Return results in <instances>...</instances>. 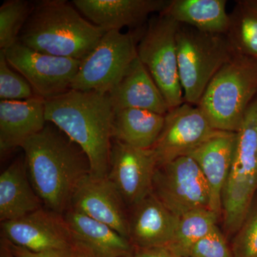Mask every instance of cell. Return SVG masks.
Returning a JSON list of instances; mask_svg holds the SVG:
<instances>
[{
	"mask_svg": "<svg viewBox=\"0 0 257 257\" xmlns=\"http://www.w3.org/2000/svg\"><path fill=\"white\" fill-rule=\"evenodd\" d=\"M22 148L29 178L44 207L64 215L79 187L91 175L87 155L50 122Z\"/></svg>",
	"mask_w": 257,
	"mask_h": 257,
	"instance_id": "1",
	"label": "cell"
},
{
	"mask_svg": "<svg viewBox=\"0 0 257 257\" xmlns=\"http://www.w3.org/2000/svg\"><path fill=\"white\" fill-rule=\"evenodd\" d=\"M114 111L107 94L69 91L45 100L47 122L52 123L85 152L91 176L107 177Z\"/></svg>",
	"mask_w": 257,
	"mask_h": 257,
	"instance_id": "2",
	"label": "cell"
},
{
	"mask_svg": "<svg viewBox=\"0 0 257 257\" xmlns=\"http://www.w3.org/2000/svg\"><path fill=\"white\" fill-rule=\"evenodd\" d=\"M72 4L45 0L34 5L18 42L47 55L82 60L106 32L83 18Z\"/></svg>",
	"mask_w": 257,
	"mask_h": 257,
	"instance_id": "3",
	"label": "cell"
},
{
	"mask_svg": "<svg viewBox=\"0 0 257 257\" xmlns=\"http://www.w3.org/2000/svg\"><path fill=\"white\" fill-rule=\"evenodd\" d=\"M257 94V62L235 55L215 74L198 104L214 130L237 133Z\"/></svg>",
	"mask_w": 257,
	"mask_h": 257,
	"instance_id": "4",
	"label": "cell"
},
{
	"mask_svg": "<svg viewBox=\"0 0 257 257\" xmlns=\"http://www.w3.org/2000/svg\"><path fill=\"white\" fill-rule=\"evenodd\" d=\"M236 134L232 165L221 197L224 229L233 235L246 219L257 192V94Z\"/></svg>",
	"mask_w": 257,
	"mask_h": 257,
	"instance_id": "5",
	"label": "cell"
},
{
	"mask_svg": "<svg viewBox=\"0 0 257 257\" xmlns=\"http://www.w3.org/2000/svg\"><path fill=\"white\" fill-rule=\"evenodd\" d=\"M177 44L184 102L197 106L211 79L236 54L226 35L199 31L182 24Z\"/></svg>",
	"mask_w": 257,
	"mask_h": 257,
	"instance_id": "6",
	"label": "cell"
},
{
	"mask_svg": "<svg viewBox=\"0 0 257 257\" xmlns=\"http://www.w3.org/2000/svg\"><path fill=\"white\" fill-rule=\"evenodd\" d=\"M179 24L165 13L149 20L138 45V57L167 101L170 110L184 103L179 79L177 33Z\"/></svg>",
	"mask_w": 257,
	"mask_h": 257,
	"instance_id": "7",
	"label": "cell"
},
{
	"mask_svg": "<svg viewBox=\"0 0 257 257\" xmlns=\"http://www.w3.org/2000/svg\"><path fill=\"white\" fill-rule=\"evenodd\" d=\"M138 45L131 32H106L82 60L71 89L107 94L138 57Z\"/></svg>",
	"mask_w": 257,
	"mask_h": 257,
	"instance_id": "8",
	"label": "cell"
},
{
	"mask_svg": "<svg viewBox=\"0 0 257 257\" xmlns=\"http://www.w3.org/2000/svg\"><path fill=\"white\" fill-rule=\"evenodd\" d=\"M152 193L174 215L209 207L207 181L194 159L189 156L158 166L152 181Z\"/></svg>",
	"mask_w": 257,
	"mask_h": 257,
	"instance_id": "9",
	"label": "cell"
},
{
	"mask_svg": "<svg viewBox=\"0 0 257 257\" xmlns=\"http://www.w3.org/2000/svg\"><path fill=\"white\" fill-rule=\"evenodd\" d=\"M8 63L30 83L36 96L52 99L71 89L81 60L42 53L17 42L5 50Z\"/></svg>",
	"mask_w": 257,
	"mask_h": 257,
	"instance_id": "10",
	"label": "cell"
},
{
	"mask_svg": "<svg viewBox=\"0 0 257 257\" xmlns=\"http://www.w3.org/2000/svg\"><path fill=\"white\" fill-rule=\"evenodd\" d=\"M218 131L197 106L184 102L171 109L165 115L163 128L151 149L157 167L188 156Z\"/></svg>",
	"mask_w": 257,
	"mask_h": 257,
	"instance_id": "11",
	"label": "cell"
},
{
	"mask_svg": "<svg viewBox=\"0 0 257 257\" xmlns=\"http://www.w3.org/2000/svg\"><path fill=\"white\" fill-rule=\"evenodd\" d=\"M156 167L151 149L136 148L112 140L106 177L128 209L151 194Z\"/></svg>",
	"mask_w": 257,
	"mask_h": 257,
	"instance_id": "12",
	"label": "cell"
},
{
	"mask_svg": "<svg viewBox=\"0 0 257 257\" xmlns=\"http://www.w3.org/2000/svg\"><path fill=\"white\" fill-rule=\"evenodd\" d=\"M2 236L10 242L34 251L74 247L64 215L42 207L16 220L1 222Z\"/></svg>",
	"mask_w": 257,
	"mask_h": 257,
	"instance_id": "13",
	"label": "cell"
},
{
	"mask_svg": "<svg viewBox=\"0 0 257 257\" xmlns=\"http://www.w3.org/2000/svg\"><path fill=\"white\" fill-rule=\"evenodd\" d=\"M70 209L108 225L128 239V208L107 177L89 176L76 192Z\"/></svg>",
	"mask_w": 257,
	"mask_h": 257,
	"instance_id": "14",
	"label": "cell"
},
{
	"mask_svg": "<svg viewBox=\"0 0 257 257\" xmlns=\"http://www.w3.org/2000/svg\"><path fill=\"white\" fill-rule=\"evenodd\" d=\"M170 0H74L72 4L90 23L105 32L136 28L149 15L165 11Z\"/></svg>",
	"mask_w": 257,
	"mask_h": 257,
	"instance_id": "15",
	"label": "cell"
},
{
	"mask_svg": "<svg viewBox=\"0 0 257 257\" xmlns=\"http://www.w3.org/2000/svg\"><path fill=\"white\" fill-rule=\"evenodd\" d=\"M130 209L128 239L134 248L168 246L179 217L170 212L152 192Z\"/></svg>",
	"mask_w": 257,
	"mask_h": 257,
	"instance_id": "16",
	"label": "cell"
},
{
	"mask_svg": "<svg viewBox=\"0 0 257 257\" xmlns=\"http://www.w3.org/2000/svg\"><path fill=\"white\" fill-rule=\"evenodd\" d=\"M236 139V133L218 131L188 155L197 162L207 181L209 208L220 216L221 197L232 165Z\"/></svg>",
	"mask_w": 257,
	"mask_h": 257,
	"instance_id": "17",
	"label": "cell"
},
{
	"mask_svg": "<svg viewBox=\"0 0 257 257\" xmlns=\"http://www.w3.org/2000/svg\"><path fill=\"white\" fill-rule=\"evenodd\" d=\"M107 94L114 111L140 109L166 115L170 111L156 83L138 57Z\"/></svg>",
	"mask_w": 257,
	"mask_h": 257,
	"instance_id": "18",
	"label": "cell"
},
{
	"mask_svg": "<svg viewBox=\"0 0 257 257\" xmlns=\"http://www.w3.org/2000/svg\"><path fill=\"white\" fill-rule=\"evenodd\" d=\"M45 100L39 96L20 101H0V151L22 147L47 124Z\"/></svg>",
	"mask_w": 257,
	"mask_h": 257,
	"instance_id": "19",
	"label": "cell"
},
{
	"mask_svg": "<svg viewBox=\"0 0 257 257\" xmlns=\"http://www.w3.org/2000/svg\"><path fill=\"white\" fill-rule=\"evenodd\" d=\"M74 246L87 250L95 257H124L133 254L127 239L104 223L73 209L64 214Z\"/></svg>",
	"mask_w": 257,
	"mask_h": 257,
	"instance_id": "20",
	"label": "cell"
},
{
	"mask_svg": "<svg viewBox=\"0 0 257 257\" xmlns=\"http://www.w3.org/2000/svg\"><path fill=\"white\" fill-rule=\"evenodd\" d=\"M42 207L29 178L25 159H17L0 176V221L16 220Z\"/></svg>",
	"mask_w": 257,
	"mask_h": 257,
	"instance_id": "21",
	"label": "cell"
},
{
	"mask_svg": "<svg viewBox=\"0 0 257 257\" xmlns=\"http://www.w3.org/2000/svg\"><path fill=\"white\" fill-rule=\"evenodd\" d=\"M226 5L225 0H170L162 13L199 31L226 35L230 18Z\"/></svg>",
	"mask_w": 257,
	"mask_h": 257,
	"instance_id": "22",
	"label": "cell"
},
{
	"mask_svg": "<svg viewBox=\"0 0 257 257\" xmlns=\"http://www.w3.org/2000/svg\"><path fill=\"white\" fill-rule=\"evenodd\" d=\"M165 115L140 109L115 111L112 140L143 150H150L160 136Z\"/></svg>",
	"mask_w": 257,
	"mask_h": 257,
	"instance_id": "23",
	"label": "cell"
},
{
	"mask_svg": "<svg viewBox=\"0 0 257 257\" xmlns=\"http://www.w3.org/2000/svg\"><path fill=\"white\" fill-rule=\"evenodd\" d=\"M229 18L226 35L235 54L257 62V8L250 0L237 1Z\"/></svg>",
	"mask_w": 257,
	"mask_h": 257,
	"instance_id": "24",
	"label": "cell"
},
{
	"mask_svg": "<svg viewBox=\"0 0 257 257\" xmlns=\"http://www.w3.org/2000/svg\"><path fill=\"white\" fill-rule=\"evenodd\" d=\"M220 216L210 208H201L180 216L173 239L166 246L177 254L188 257L193 246L217 226Z\"/></svg>",
	"mask_w": 257,
	"mask_h": 257,
	"instance_id": "25",
	"label": "cell"
},
{
	"mask_svg": "<svg viewBox=\"0 0 257 257\" xmlns=\"http://www.w3.org/2000/svg\"><path fill=\"white\" fill-rule=\"evenodd\" d=\"M33 7L24 0H10L3 3L0 8V50H7L18 42Z\"/></svg>",
	"mask_w": 257,
	"mask_h": 257,
	"instance_id": "26",
	"label": "cell"
},
{
	"mask_svg": "<svg viewBox=\"0 0 257 257\" xmlns=\"http://www.w3.org/2000/svg\"><path fill=\"white\" fill-rule=\"evenodd\" d=\"M30 83L8 63L5 50H0V98L1 100H26L35 97Z\"/></svg>",
	"mask_w": 257,
	"mask_h": 257,
	"instance_id": "27",
	"label": "cell"
},
{
	"mask_svg": "<svg viewBox=\"0 0 257 257\" xmlns=\"http://www.w3.org/2000/svg\"><path fill=\"white\" fill-rule=\"evenodd\" d=\"M231 248L234 257H257V205L234 235Z\"/></svg>",
	"mask_w": 257,
	"mask_h": 257,
	"instance_id": "28",
	"label": "cell"
},
{
	"mask_svg": "<svg viewBox=\"0 0 257 257\" xmlns=\"http://www.w3.org/2000/svg\"><path fill=\"white\" fill-rule=\"evenodd\" d=\"M188 257H234L231 245L216 226L210 232L194 244Z\"/></svg>",
	"mask_w": 257,
	"mask_h": 257,
	"instance_id": "29",
	"label": "cell"
},
{
	"mask_svg": "<svg viewBox=\"0 0 257 257\" xmlns=\"http://www.w3.org/2000/svg\"><path fill=\"white\" fill-rule=\"evenodd\" d=\"M9 243L12 251L17 257H77L74 247L34 252L26 248L16 246L10 241Z\"/></svg>",
	"mask_w": 257,
	"mask_h": 257,
	"instance_id": "30",
	"label": "cell"
},
{
	"mask_svg": "<svg viewBox=\"0 0 257 257\" xmlns=\"http://www.w3.org/2000/svg\"><path fill=\"white\" fill-rule=\"evenodd\" d=\"M135 257H184L171 251L166 246L149 248H138L134 249Z\"/></svg>",
	"mask_w": 257,
	"mask_h": 257,
	"instance_id": "31",
	"label": "cell"
},
{
	"mask_svg": "<svg viewBox=\"0 0 257 257\" xmlns=\"http://www.w3.org/2000/svg\"><path fill=\"white\" fill-rule=\"evenodd\" d=\"M0 257H17L10 248L9 241L3 236L0 240Z\"/></svg>",
	"mask_w": 257,
	"mask_h": 257,
	"instance_id": "32",
	"label": "cell"
},
{
	"mask_svg": "<svg viewBox=\"0 0 257 257\" xmlns=\"http://www.w3.org/2000/svg\"><path fill=\"white\" fill-rule=\"evenodd\" d=\"M74 249H75L77 257H95L87 250L79 247V246H74Z\"/></svg>",
	"mask_w": 257,
	"mask_h": 257,
	"instance_id": "33",
	"label": "cell"
},
{
	"mask_svg": "<svg viewBox=\"0 0 257 257\" xmlns=\"http://www.w3.org/2000/svg\"><path fill=\"white\" fill-rule=\"evenodd\" d=\"M250 1H251V3H252L256 8H257V0H250Z\"/></svg>",
	"mask_w": 257,
	"mask_h": 257,
	"instance_id": "34",
	"label": "cell"
},
{
	"mask_svg": "<svg viewBox=\"0 0 257 257\" xmlns=\"http://www.w3.org/2000/svg\"><path fill=\"white\" fill-rule=\"evenodd\" d=\"M124 257H135V256H134L133 254H131V255H128V256H124Z\"/></svg>",
	"mask_w": 257,
	"mask_h": 257,
	"instance_id": "35",
	"label": "cell"
}]
</instances>
